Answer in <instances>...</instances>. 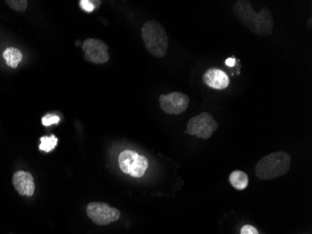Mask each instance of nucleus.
Segmentation results:
<instances>
[{
  "label": "nucleus",
  "instance_id": "nucleus-13",
  "mask_svg": "<svg viewBox=\"0 0 312 234\" xmlns=\"http://www.w3.org/2000/svg\"><path fill=\"white\" fill-rule=\"evenodd\" d=\"M57 137L55 135H50V137L43 136L40 138V145H39V150L44 152L49 153L56 148L57 145Z\"/></svg>",
  "mask_w": 312,
  "mask_h": 234
},
{
  "label": "nucleus",
  "instance_id": "nucleus-10",
  "mask_svg": "<svg viewBox=\"0 0 312 234\" xmlns=\"http://www.w3.org/2000/svg\"><path fill=\"white\" fill-rule=\"evenodd\" d=\"M203 82L211 88L224 90L228 87L230 80L225 71L219 69H210L204 73Z\"/></svg>",
  "mask_w": 312,
  "mask_h": 234
},
{
  "label": "nucleus",
  "instance_id": "nucleus-16",
  "mask_svg": "<svg viewBox=\"0 0 312 234\" xmlns=\"http://www.w3.org/2000/svg\"><path fill=\"white\" fill-rule=\"evenodd\" d=\"M80 5H81V8H82L86 13H92V12H94V8H95L94 3H93L92 1H89V0H81V1H80Z\"/></svg>",
  "mask_w": 312,
  "mask_h": 234
},
{
  "label": "nucleus",
  "instance_id": "nucleus-15",
  "mask_svg": "<svg viewBox=\"0 0 312 234\" xmlns=\"http://www.w3.org/2000/svg\"><path fill=\"white\" fill-rule=\"evenodd\" d=\"M42 125L45 127H50L54 124H58L60 117L56 114H47L42 117Z\"/></svg>",
  "mask_w": 312,
  "mask_h": 234
},
{
  "label": "nucleus",
  "instance_id": "nucleus-14",
  "mask_svg": "<svg viewBox=\"0 0 312 234\" xmlns=\"http://www.w3.org/2000/svg\"><path fill=\"white\" fill-rule=\"evenodd\" d=\"M7 4L11 7L13 10L17 12H24L27 8V1L26 0H9L6 1Z\"/></svg>",
  "mask_w": 312,
  "mask_h": 234
},
{
  "label": "nucleus",
  "instance_id": "nucleus-9",
  "mask_svg": "<svg viewBox=\"0 0 312 234\" xmlns=\"http://www.w3.org/2000/svg\"><path fill=\"white\" fill-rule=\"evenodd\" d=\"M13 183L20 195L33 196L35 192V183L31 173L23 171L15 172L13 175Z\"/></svg>",
  "mask_w": 312,
  "mask_h": 234
},
{
  "label": "nucleus",
  "instance_id": "nucleus-17",
  "mask_svg": "<svg viewBox=\"0 0 312 234\" xmlns=\"http://www.w3.org/2000/svg\"><path fill=\"white\" fill-rule=\"evenodd\" d=\"M240 234H259L258 230L251 225H245L240 230Z\"/></svg>",
  "mask_w": 312,
  "mask_h": 234
},
{
  "label": "nucleus",
  "instance_id": "nucleus-3",
  "mask_svg": "<svg viewBox=\"0 0 312 234\" xmlns=\"http://www.w3.org/2000/svg\"><path fill=\"white\" fill-rule=\"evenodd\" d=\"M141 36L146 49L153 57L162 58L167 55L169 38L160 23L154 20L146 22L141 28Z\"/></svg>",
  "mask_w": 312,
  "mask_h": 234
},
{
  "label": "nucleus",
  "instance_id": "nucleus-1",
  "mask_svg": "<svg viewBox=\"0 0 312 234\" xmlns=\"http://www.w3.org/2000/svg\"><path fill=\"white\" fill-rule=\"evenodd\" d=\"M233 13L243 26L256 35L269 36L273 32L274 20L269 8L256 13L249 1L240 0L233 7Z\"/></svg>",
  "mask_w": 312,
  "mask_h": 234
},
{
  "label": "nucleus",
  "instance_id": "nucleus-2",
  "mask_svg": "<svg viewBox=\"0 0 312 234\" xmlns=\"http://www.w3.org/2000/svg\"><path fill=\"white\" fill-rule=\"evenodd\" d=\"M292 164V158L285 152H275L264 157L256 164V176L261 180H271L286 174Z\"/></svg>",
  "mask_w": 312,
  "mask_h": 234
},
{
  "label": "nucleus",
  "instance_id": "nucleus-12",
  "mask_svg": "<svg viewBox=\"0 0 312 234\" xmlns=\"http://www.w3.org/2000/svg\"><path fill=\"white\" fill-rule=\"evenodd\" d=\"M3 57L6 60L8 66L15 69V68H17V66L21 62V60L23 58V55H22L20 50L12 47V48H8L4 51Z\"/></svg>",
  "mask_w": 312,
  "mask_h": 234
},
{
  "label": "nucleus",
  "instance_id": "nucleus-8",
  "mask_svg": "<svg viewBox=\"0 0 312 234\" xmlns=\"http://www.w3.org/2000/svg\"><path fill=\"white\" fill-rule=\"evenodd\" d=\"M189 98L181 92H172L159 97L160 107L166 114L178 115L185 112L189 106Z\"/></svg>",
  "mask_w": 312,
  "mask_h": 234
},
{
  "label": "nucleus",
  "instance_id": "nucleus-5",
  "mask_svg": "<svg viewBox=\"0 0 312 234\" xmlns=\"http://www.w3.org/2000/svg\"><path fill=\"white\" fill-rule=\"evenodd\" d=\"M217 128L218 123L214 120L213 115L204 112L188 121L186 132L200 139H206L212 137Z\"/></svg>",
  "mask_w": 312,
  "mask_h": 234
},
{
  "label": "nucleus",
  "instance_id": "nucleus-7",
  "mask_svg": "<svg viewBox=\"0 0 312 234\" xmlns=\"http://www.w3.org/2000/svg\"><path fill=\"white\" fill-rule=\"evenodd\" d=\"M85 59L94 64L107 63L110 60L109 46L97 38H88L82 43Z\"/></svg>",
  "mask_w": 312,
  "mask_h": 234
},
{
  "label": "nucleus",
  "instance_id": "nucleus-11",
  "mask_svg": "<svg viewBox=\"0 0 312 234\" xmlns=\"http://www.w3.org/2000/svg\"><path fill=\"white\" fill-rule=\"evenodd\" d=\"M229 182L236 190H244L249 185V177L244 171L237 170L232 171L229 175Z\"/></svg>",
  "mask_w": 312,
  "mask_h": 234
},
{
  "label": "nucleus",
  "instance_id": "nucleus-18",
  "mask_svg": "<svg viewBox=\"0 0 312 234\" xmlns=\"http://www.w3.org/2000/svg\"><path fill=\"white\" fill-rule=\"evenodd\" d=\"M235 64H236V59L234 58V57H230V58H227L226 60H225V65L227 66V67H234L235 66Z\"/></svg>",
  "mask_w": 312,
  "mask_h": 234
},
{
  "label": "nucleus",
  "instance_id": "nucleus-19",
  "mask_svg": "<svg viewBox=\"0 0 312 234\" xmlns=\"http://www.w3.org/2000/svg\"><path fill=\"white\" fill-rule=\"evenodd\" d=\"M308 26H309V27L311 26V19L308 20Z\"/></svg>",
  "mask_w": 312,
  "mask_h": 234
},
{
  "label": "nucleus",
  "instance_id": "nucleus-4",
  "mask_svg": "<svg viewBox=\"0 0 312 234\" xmlns=\"http://www.w3.org/2000/svg\"><path fill=\"white\" fill-rule=\"evenodd\" d=\"M118 163L121 171L135 178L142 177L149 167L148 159L133 150L120 153Z\"/></svg>",
  "mask_w": 312,
  "mask_h": 234
},
{
  "label": "nucleus",
  "instance_id": "nucleus-6",
  "mask_svg": "<svg viewBox=\"0 0 312 234\" xmlns=\"http://www.w3.org/2000/svg\"><path fill=\"white\" fill-rule=\"evenodd\" d=\"M87 215L94 224L105 226L117 221L121 213L118 209L112 207L108 203H91L88 204Z\"/></svg>",
  "mask_w": 312,
  "mask_h": 234
}]
</instances>
